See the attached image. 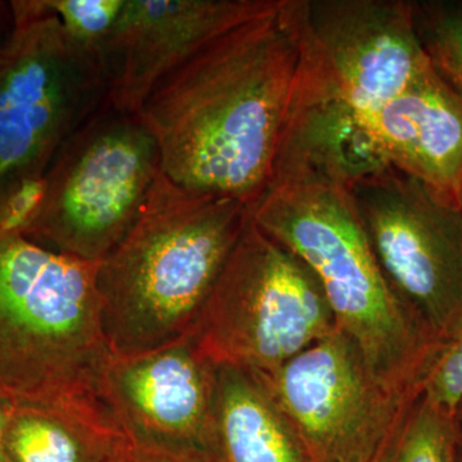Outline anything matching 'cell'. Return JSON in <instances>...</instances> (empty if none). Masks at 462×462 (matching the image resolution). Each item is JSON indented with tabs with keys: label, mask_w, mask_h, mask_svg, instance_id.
Here are the masks:
<instances>
[{
	"label": "cell",
	"mask_w": 462,
	"mask_h": 462,
	"mask_svg": "<svg viewBox=\"0 0 462 462\" xmlns=\"http://www.w3.org/2000/svg\"><path fill=\"white\" fill-rule=\"evenodd\" d=\"M282 5L209 44L143 105L161 171L179 187L251 209L269 190L300 66Z\"/></svg>",
	"instance_id": "obj_1"
},
{
	"label": "cell",
	"mask_w": 462,
	"mask_h": 462,
	"mask_svg": "<svg viewBox=\"0 0 462 462\" xmlns=\"http://www.w3.org/2000/svg\"><path fill=\"white\" fill-rule=\"evenodd\" d=\"M251 217L245 203L193 193L161 172L132 229L97 263L111 354H144L191 333Z\"/></svg>",
	"instance_id": "obj_2"
},
{
	"label": "cell",
	"mask_w": 462,
	"mask_h": 462,
	"mask_svg": "<svg viewBox=\"0 0 462 462\" xmlns=\"http://www.w3.org/2000/svg\"><path fill=\"white\" fill-rule=\"evenodd\" d=\"M111 356L97 263L0 233V402L83 407L116 421L105 394Z\"/></svg>",
	"instance_id": "obj_3"
},
{
	"label": "cell",
	"mask_w": 462,
	"mask_h": 462,
	"mask_svg": "<svg viewBox=\"0 0 462 462\" xmlns=\"http://www.w3.org/2000/svg\"><path fill=\"white\" fill-rule=\"evenodd\" d=\"M264 234L314 272L338 329L392 391L420 394L440 346L380 269L351 193L321 184L270 188L252 209Z\"/></svg>",
	"instance_id": "obj_4"
},
{
	"label": "cell",
	"mask_w": 462,
	"mask_h": 462,
	"mask_svg": "<svg viewBox=\"0 0 462 462\" xmlns=\"http://www.w3.org/2000/svg\"><path fill=\"white\" fill-rule=\"evenodd\" d=\"M0 50V229L17 194L44 180L65 143L108 102L105 60L66 32L45 0H12Z\"/></svg>",
	"instance_id": "obj_5"
},
{
	"label": "cell",
	"mask_w": 462,
	"mask_h": 462,
	"mask_svg": "<svg viewBox=\"0 0 462 462\" xmlns=\"http://www.w3.org/2000/svg\"><path fill=\"white\" fill-rule=\"evenodd\" d=\"M161 172L156 139L139 115L108 100L58 152L21 234L98 263L132 229Z\"/></svg>",
	"instance_id": "obj_6"
},
{
	"label": "cell",
	"mask_w": 462,
	"mask_h": 462,
	"mask_svg": "<svg viewBox=\"0 0 462 462\" xmlns=\"http://www.w3.org/2000/svg\"><path fill=\"white\" fill-rule=\"evenodd\" d=\"M336 329L314 272L251 217L191 334L216 365L269 376Z\"/></svg>",
	"instance_id": "obj_7"
},
{
	"label": "cell",
	"mask_w": 462,
	"mask_h": 462,
	"mask_svg": "<svg viewBox=\"0 0 462 462\" xmlns=\"http://www.w3.org/2000/svg\"><path fill=\"white\" fill-rule=\"evenodd\" d=\"M349 193L389 285L442 348L462 333V207L391 165Z\"/></svg>",
	"instance_id": "obj_8"
},
{
	"label": "cell",
	"mask_w": 462,
	"mask_h": 462,
	"mask_svg": "<svg viewBox=\"0 0 462 462\" xmlns=\"http://www.w3.org/2000/svg\"><path fill=\"white\" fill-rule=\"evenodd\" d=\"M264 376L311 462H391L420 397L383 384L339 329Z\"/></svg>",
	"instance_id": "obj_9"
},
{
	"label": "cell",
	"mask_w": 462,
	"mask_h": 462,
	"mask_svg": "<svg viewBox=\"0 0 462 462\" xmlns=\"http://www.w3.org/2000/svg\"><path fill=\"white\" fill-rule=\"evenodd\" d=\"M300 63L339 98L369 114L430 69L402 0H284Z\"/></svg>",
	"instance_id": "obj_10"
},
{
	"label": "cell",
	"mask_w": 462,
	"mask_h": 462,
	"mask_svg": "<svg viewBox=\"0 0 462 462\" xmlns=\"http://www.w3.org/2000/svg\"><path fill=\"white\" fill-rule=\"evenodd\" d=\"M216 369L189 333L144 354L112 355L106 400L130 442L216 462Z\"/></svg>",
	"instance_id": "obj_11"
},
{
	"label": "cell",
	"mask_w": 462,
	"mask_h": 462,
	"mask_svg": "<svg viewBox=\"0 0 462 462\" xmlns=\"http://www.w3.org/2000/svg\"><path fill=\"white\" fill-rule=\"evenodd\" d=\"M282 0H125L103 48L108 100L138 115L176 69L236 27L267 16Z\"/></svg>",
	"instance_id": "obj_12"
},
{
	"label": "cell",
	"mask_w": 462,
	"mask_h": 462,
	"mask_svg": "<svg viewBox=\"0 0 462 462\" xmlns=\"http://www.w3.org/2000/svg\"><path fill=\"white\" fill-rule=\"evenodd\" d=\"M387 166L363 115L300 62L270 188L321 184L349 191Z\"/></svg>",
	"instance_id": "obj_13"
},
{
	"label": "cell",
	"mask_w": 462,
	"mask_h": 462,
	"mask_svg": "<svg viewBox=\"0 0 462 462\" xmlns=\"http://www.w3.org/2000/svg\"><path fill=\"white\" fill-rule=\"evenodd\" d=\"M361 115L388 165L462 207V90L433 65L382 107Z\"/></svg>",
	"instance_id": "obj_14"
},
{
	"label": "cell",
	"mask_w": 462,
	"mask_h": 462,
	"mask_svg": "<svg viewBox=\"0 0 462 462\" xmlns=\"http://www.w3.org/2000/svg\"><path fill=\"white\" fill-rule=\"evenodd\" d=\"M216 462H311L263 374L217 365Z\"/></svg>",
	"instance_id": "obj_15"
},
{
	"label": "cell",
	"mask_w": 462,
	"mask_h": 462,
	"mask_svg": "<svg viewBox=\"0 0 462 462\" xmlns=\"http://www.w3.org/2000/svg\"><path fill=\"white\" fill-rule=\"evenodd\" d=\"M129 439L120 425L76 406H7L8 462H118Z\"/></svg>",
	"instance_id": "obj_16"
},
{
	"label": "cell",
	"mask_w": 462,
	"mask_h": 462,
	"mask_svg": "<svg viewBox=\"0 0 462 462\" xmlns=\"http://www.w3.org/2000/svg\"><path fill=\"white\" fill-rule=\"evenodd\" d=\"M460 427L457 415L420 394L391 462H460Z\"/></svg>",
	"instance_id": "obj_17"
},
{
	"label": "cell",
	"mask_w": 462,
	"mask_h": 462,
	"mask_svg": "<svg viewBox=\"0 0 462 462\" xmlns=\"http://www.w3.org/2000/svg\"><path fill=\"white\" fill-rule=\"evenodd\" d=\"M413 25L434 67L462 78V2H411Z\"/></svg>",
	"instance_id": "obj_18"
},
{
	"label": "cell",
	"mask_w": 462,
	"mask_h": 462,
	"mask_svg": "<svg viewBox=\"0 0 462 462\" xmlns=\"http://www.w3.org/2000/svg\"><path fill=\"white\" fill-rule=\"evenodd\" d=\"M45 3L72 41L103 58V48L120 18L125 0H45Z\"/></svg>",
	"instance_id": "obj_19"
},
{
	"label": "cell",
	"mask_w": 462,
	"mask_h": 462,
	"mask_svg": "<svg viewBox=\"0 0 462 462\" xmlns=\"http://www.w3.org/2000/svg\"><path fill=\"white\" fill-rule=\"evenodd\" d=\"M421 394L439 409L457 415L462 402V333L438 352L422 380Z\"/></svg>",
	"instance_id": "obj_20"
},
{
	"label": "cell",
	"mask_w": 462,
	"mask_h": 462,
	"mask_svg": "<svg viewBox=\"0 0 462 462\" xmlns=\"http://www.w3.org/2000/svg\"><path fill=\"white\" fill-rule=\"evenodd\" d=\"M118 462H215L212 458L199 455L178 454L153 447L127 442Z\"/></svg>",
	"instance_id": "obj_21"
},
{
	"label": "cell",
	"mask_w": 462,
	"mask_h": 462,
	"mask_svg": "<svg viewBox=\"0 0 462 462\" xmlns=\"http://www.w3.org/2000/svg\"><path fill=\"white\" fill-rule=\"evenodd\" d=\"M14 27V14L12 2H0V50L11 38Z\"/></svg>",
	"instance_id": "obj_22"
},
{
	"label": "cell",
	"mask_w": 462,
	"mask_h": 462,
	"mask_svg": "<svg viewBox=\"0 0 462 462\" xmlns=\"http://www.w3.org/2000/svg\"><path fill=\"white\" fill-rule=\"evenodd\" d=\"M5 434H7V404L0 402V462H8Z\"/></svg>",
	"instance_id": "obj_23"
},
{
	"label": "cell",
	"mask_w": 462,
	"mask_h": 462,
	"mask_svg": "<svg viewBox=\"0 0 462 462\" xmlns=\"http://www.w3.org/2000/svg\"><path fill=\"white\" fill-rule=\"evenodd\" d=\"M445 78L448 79L455 87H457L458 89L462 90V78H454V76H445Z\"/></svg>",
	"instance_id": "obj_24"
},
{
	"label": "cell",
	"mask_w": 462,
	"mask_h": 462,
	"mask_svg": "<svg viewBox=\"0 0 462 462\" xmlns=\"http://www.w3.org/2000/svg\"><path fill=\"white\" fill-rule=\"evenodd\" d=\"M457 419H458V421H460V424H462V402L460 404V407H458V410H457Z\"/></svg>",
	"instance_id": "obj_25"
},
{
	"label": "cell",
	"mask_w": 462,
	"mask_h": 462,
	"mask_svg": "<svg viewBox=\"0 0 462 462\" xmlns=\"http://www.w3.org/2000/svg\"><path fill=\"white\" fill-rule=\"evenodd\" d=\"M460 462H462V440H461V446H460Z\"/></svg>",
	"instance_id": "obj_26"
},
{
	"label": "cell",
	"mask_w": 462,
	"mask_h": 462,
	"mask_svg": "<svg viewBox=\"0 0 462 462\" xmlns=\"http://www.w3.org/2000/svg\"><path fill=\"white\" fill-rule=\"evenodd\" d=\"M461 202H462V180H461Z\"/></svg>",
	"instance_id": "obj_27"
}]
</instances>
